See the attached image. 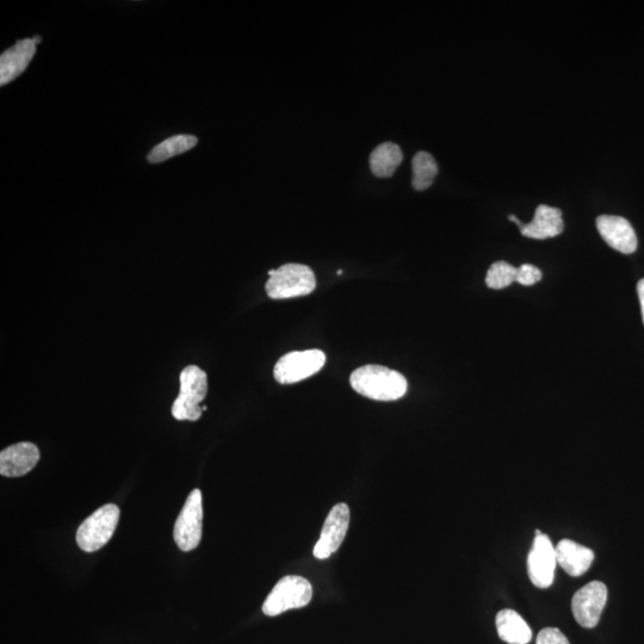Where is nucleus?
Wrapping results in <instances>:
<instances>
[{
    "mask_svg": "<svg viewBox=\"0 0 644 644\" xmlns=\"http://www.w3.org/2000/svg\"><path fill=\"white\" fill-rule=\"evenodd\" d=\"M36 53L32 39L21 40L0 57V85L4 86L27 70Z\"/></svg>",
    "mask_w": 644,
    "mask_h": 644,
    "instance_id": "obj_13",
    "label": "nucleus"
},
{
    "mask_svg": "<svg viewBox=\"0 0 644 644\" xmlns=\"http://www.w3.org/2000/svg\"><path fill=\"white\" fill-rule=\"evenodd\" d=\"M32 40L34 41L35 45H39V43L41 42V37L40 36H35V37H33Z\"/></svg>",
    "mask_w": 644,
    "mask_h": 644,
    "instance_id": "obj_24",
    "label": "nucleus"
},
{
    "mask_svg": "<svg viewBox=\"0 0 644 644\" xmlns=\"http://www.w3.org/2000/svg\"><path fill=\"white\" fill-rule=\"evenodd\" d=\"M119 506L108 504L86 518L77 531L78 547L85 553H95L107 544L119 524Z\"/></svg>",
    "mask_w": 644,
    "mask_h": 644,
    "instance_id": "obj_5",
    "label": "nucleus"
},
{
    "mask_svg": "<svg viewBox=\"0 0 644 644\" xmlns=\"http://www.w3.org/2000/svg\"><path fill=\"white\" fill-rule=\"evenodd\" d=\"M608 602V587L602 581H592L580 588L572 599V611L582 628H596Z\"/></svg>",
    "mask_w": 644,
    "mask_h": 644,
    "instance_id": "obj_8",
    "label": "nucleus"
},
{
    "mask_svg": "<svg viewBox=\"0 0 644 644\" xmlns=\"http://www.w3.org/2000/svg\"><path fill=\"white\" fill-rule=\"evenodd\" d=\"M597 228L605 243L613 250L630 255L637 249L635 229L621 216L602 215L597 219Z\"/></svg>",
    "mask_w": 644,
    "mask_h": 644,
    "instance_id": "obj_12",
    "label": "nucleus"
},
{
    "mask_svg": "<svg viewBox=\"0 0 644 644\" xmlns=\"http://www.w3.org/2000/svg\"><path fill=\"white\" fill-rule=\"evenodd\" d=\"M350 519L349 506L344 503L337 504L328 513L319 541L315 544L313 551L317 559L326 560L342 547L346 534H348Z\"/></svg>",
    "mask_w": 644,
    "mask_h": 644,
    "instance_id": "obj_9",
    "label": "nucleus"
},
{
    "mask_svg": "<svg viewBox=\"0 0 644 644\" xmlns=\"http://www.w3.org/2000/svg\"><path fill=\"white\" fill-rule=\"evenodd\" d=\"M517 280V268L506 262H497L489 268L486 277L488 288L500 290L511 286Z\"/></svg>",
    "mask_w": 644,
    "mask_h": 644,
    "instance_id": "obj_20",
    "label": "nucleus"
},
{
    "mask_svg": "<svg viewBox=\"0 0 644 644\" xmlns=\"http://www.w3.org/2000/svg\"><path fill=\"white\" fill-rule=\"evenodd\" d=\"M266 294L272 300H288L312 294L317 288L314 272L303 264H286L269 271Z\"/></svg>",
    "mask_w": 644,
    "mask_h": 644,
    "instance_id": "obj_2",
    "label": "nucleus"
},
{
    "mask_svg": "<svg viewBox=\"0 0 644 644\" xmlns=\"http://www.w3.org/2000/svg\"><path fill=\"white\" fill-rule=\"evenodd\" d=\"M311 582L297 575H288L272 588L263 605L264 615L275 617L293 609L305 608L312 602Z\"/></svg>",
    "mask_w": 644,
    "mask_h": 644,
    "instance_id": "obj_4",
    "label": "nucleus"
},
{
    "mask_svg": "<svg viewBox=\"0 0 644 644\" xmlns=\"http://www.w3.org/2000/svg\"><path fill=\"white\" fill-rule=\"evenodd\" d=\"M637 294H639V299L641 303L642 319L644 324V278L637 284Z\"/></svg>",
    "mask_w": 644,
    "mask_h": 644,
    "instance_id": "obj_23",
    "label": "nucleus"
},
{
    "mask_svg": "<svg viewBox=\"0 0 644 644\" xmlns=\"http://www.w3.org/2000/svg\"><path fill=\"white\" fill-rule=\"evenodd\" d=\"M536 644H571L565 634L556 628H546L537 636Z\"/></svg>",
    "mask_w": 644,
    "mask_h": 644,
    "instance_id": "obj_22",
    "label": "nucleus"
},
{
    "mask_svg": "<svg viewBox=\"0 0 644 644\" xmlns=\"http://www.w3.org/2000/svg\"><path fill=\"white\" fill-rule=\"evenodd\" d=\"M523 237L544 240L555 238L565 229L562 220V212L559 208L549 207L541 204L536 209L534 220L530 224L519 227Z\"/></svg>",
    "mask_w": 644,
    "mask_h": 644,
    "instance_id": "obj_14",
    "label": "nucleus"
},
{
    "mask_svg": "<svg viewBox=\"0 0 644 644\" xmlns=\"http://www.w3.org/2000/svg\"><path fill=\"white\" fill-rule=\"evenodd\" d=\"M325 363L326 356L321 350L289 352L275 365L274 376L281 385H294L318 374Z\"/></svg>",
    "mask_w": 644,
    "mask_h": 644,
    "instance_id": "obj_7",
    "label": "nucleus"
},
{
    "mask_svg": "<svg viewBox=\"0 0 644 644\" xmlns=\"http://www.w3.org/2000/svg\"><path fill=\"white\" fill-rule=\"evenodd\" d=\"M556 561L571 577H581L592 566L594 553L580 544L571 540H562L557 547Z\"/></svg>",
    "mask_w": 644,
    "mask_h": 644,
    "instance_id": "obj_15",
    "label": "nucleus"
},
{
    "mask_svg": "<svg viewBox=\"0 0 644 644\" xmlns=\"http://www.w3.org/2000/svg\"><path fill=\"white\" fill-rule=\"evenodd\" d=\"M542 280V271L536 266L531 264H523L517 268V280L516 282L522 284V286L530 287L534 286L537 282Z\"/></svg>",
    "mask_w": 644,
    "mask_h": 644,
    "instance_id": "obj_21",
    "label": "nucleus"
},
{
    "mask_svg": "<svg viewBox=\"0 0 644 644\" xmlns=\"http://www.w3.org/2000/svg\"><path fill=\"white\" fill-rule=\"evenodd\" d=\"M413 188L418 191L429 189L433 182H435L438 165L435 158L427 152H419L414 156L412 161Z\"/></svg>",
    "mask_w": 644,
    "mask_h": 644,
    "instance_id": "obj_19",
    "label": "nucleus"
},
{
    "mask_svg": "<svg viewBox=\"0 0 644 644\" xmlns=\"http://www.w3.org/2000/svg\"><path fill=\"white\" fill-rule=\"evenodd\" d=\"M203 529V501L200 489L189 494L181 513L176 520L173 537L184 553L200 546Z\"/></svg>",
    "mask_w": 644,
    "mask_h": 644,
    "instance_id": "obj_6",
    "label": "nucleus"
},
{
    "mask_svg": "<svg viewBox=\"0 0 644 644\" xmlns=\"http://www.w3.org/2000/svg\"><path fill=\"white\" fill-rule=\"evenodd\" d=\"M404 153L393 142L377 146L370 156V169L379 178L392 177L402 163Z\"/></svg>",
    "mask_w": 644,
    "mask_h": 644,
    "instance_id": "obj_17",
    "label": "nucleus"
},
{
    "mask_svg": "<svg viewBox=\"0 0 644 644\" xmlns=\"http://www.w3.org/2000/svg\"><path fill=\"white\" fill-rule=\"evenodd\" d=\"M40 458V450L33 443L11 445L0 452V474L5 478H21L32 472Z\"/></svg>",
    "mask_w": 644,
    "mask_h": 644,
    "instance_id": "obj_11",
    "label": "nucleus"
},
{
    "mask_svg": "<svg viewBox=\"0 0 644 644\" xmlns=\"http://www.w3.org/2000/svg\"><path fill=\"white\" fill-rule=\"evenodd\" d=\"M350 383L358 394L376 401L399 400L408 389L404 375L375 364L356 369L350 376Z\"/></svg>",
    "mask_w": 644,
    "mask_h": 644,
    "instance_id": "obj_1",
    "label": "nucleus"
},
{
    "mask_svg": "<svg viewBox=\"0 0 644 644\" xmlns=\"http://www.w3.org/2000/svg\"><path fill=\"white\" fill-rule=\"evenodd\" d=\"M179 383H181V389L177 399L173 401L172 416L179 421H197L203 413L201 402L206 399L208 393L206 371L196 365H189L179 376Z\"/></svg>",
    "mask_w": 644,
    "mask_h": 644,
    "instance_id": "obj_3",
    "label": "nucleus"
},
{
    "mask_svg": "<svg viewBox=\"0 0 644 644\" xmlns=\"http://www.w3.org/2000/svg\"><path fill=\"white\" fill-rule=\"evenodd\" d=\"M497 629L501 640L509 644H528L532 639V631L518 612L501 610L497 619Z\"/></svg>",
    "mask_w": 644,
    "mask_h": 644,
    "instance_id": "obj_16",
    "label": "nucleus"
},
{
    "mask_svg": "<svg viewBox=\"0 0 644 644\" xmlns=\"http://www.w3.org/2000/svg\"><path fill=\"white\" fill-rule=\"evenodd\" d=\"M556 565L553 543L546 534L537 530L528 559V572L532 584L538 588L553 585Z\"/></svg>",
    "mask_w": 644,
    "mask_h": 644,
    "instance_id": "obj_10",
    "label": "nucleus"
},
{
    "mask_svg": "<svg viewBox=\"0 0 644 644\" xmlns=\"http://www.w3.org/2000/svg\"><path fill=\"white\" fill-rule=\"evenodd\" d=\"M197 138L194 135H176L167 139L158 146L154 147L152 152L148 154V161L152 164L163 163L167 159L179 156L197 145Z\"/></svg>",
    "mask_w": 644,
    "mask_h": 644,
    "instance_id": "obj_18",
    "label": "nucleus"
}]
</instances>
